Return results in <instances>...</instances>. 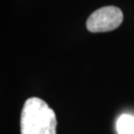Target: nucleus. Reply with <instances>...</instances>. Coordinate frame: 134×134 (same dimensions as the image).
<instances>
[{
  "mask_svg": "<svg viewBox=\"0 0 134 134\" xmlns=\"http://www.w3.org/2000/svg\"><path fill=\"white\" fill-rule=\"evenodd\" d=\"M123 22V13L116 6H104L92 13L86 21L91 32H106L117 29Z\"/></svg>",
  "mask_w": 134,
  "mask_h": 134,
  "instance_id": "obj_2",
  "label": "nucleus"
},
{
  "mask_svg": "<svg viewBox=\"0 0 134 134\" xmlns=\"http://www.w3.org/2000/svg\"><path fill=\"white\" fill-rule=\"evenodd\" d=\"M54 111L39 98H30L24 104L20 117L21 134H56Z\"/></svg>",
  "mask_w": 134,
  "mask_h": 134,
  "instance_id": "obj_1",
  "label": "nucleus"
},
{
  "mask_svg": "<svg viewBox=\"0 0 134 134\" xmlns=\"http://www.w3.org/2000/svg\"><path fill=\"white\" fill-rule=\"evenodd\" d=\"M116 129L119 134H134V116L121 115L116 123Z\"/></svg>",
  "mask_w": 134,
  "mask_h": 134,
  "instance_id": "obj_3",
  "label": "nucleus"
}]
</instances>
